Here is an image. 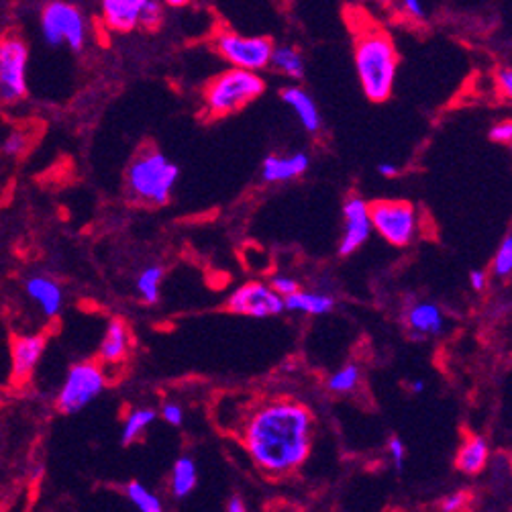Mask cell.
<instances>
[{"label": "cell", "mask_w": 512, "mask_h": 512, "mask_svg": "<svg viewBox=\"0 0 512 512\" xmlns=\"http://www.w3.org/2000/svg\"><path fill=\"white\" fill-rule=\"evenodd\" d=\"M25 294L37 304L45 319H56L64 309V290L49 276H33L25 282Z\"/></svg>", "instance_id": "5bb4252c"}, {"label": "cell", "mask_w": 512, "mask_h": 512, "mask_svg": "<svg viewBox=\"0 0 512 512\" xmlns=\"http://www.w3.org/2000/svg\"><path fill=\"white\" fill-rule=\"evenodd\" d=\"M125 494H127L129 502H131L139 512H162V510H164L162 500H160L156 494H153V492H149V490H147L143 484H139V482L127 484Z\"/></svg>", "instance_id": "d4e9b609"}, {"label": "cell", "mask_w": 512, "mask_h": 512, "mask_svg": "<svg viewBox=\"0 0 512 512\" xmlns=\"http://www.w3.org/2000/svg\"><path fill=\"white\" fill-rule=\"evenodd\" d=\"M494 82H496V90L500 96H504V98L512 96V70L510 68H500L496 72Z\"/></svg>", "instance_id": "d6a6232c"}, {"label": "cell", "mask_w": 512, "mask_h": 512, "mask_svg": "<svg viewBox=\"0 0 512 512\" xmlns=\"http://www.w3.org/2000/svg\"><path fill=\"white\" fill-rule=\"evenodd\" d=\"M162 3L168 5V7H172V9H182V7L190 5L192 0H162Z\"/></svg>", "instance_id": "ab89813d"}, {"label": "cell", "mask_w": 512, "mask_h": 512, "mask_svg": "<svg viewBox=\"0 0 512 512\" xmlns=\"http://www.w3.org/2000/svg\"><path fill=\"white\" fill-rule=\"evenodd\" d=\"M372 229L390 245L406 247L419 235V215L411 202L380 200L370 204Z\"/></svg>", "instance_id": "ba28073f"}, {"label": "cell", "mask_w": 512, "mask_h": 512, "mask_svg": "<svg viewBox=\"0 0 512 512\" xmlns=\"http://www.w3.org/2000/svg\"><path fill=\"white\" fill-rule=\"evenodd\" d=\"M39 31L47 45L82 51L90 37L84 11L70 0H47L39 11Z\"/></svg>", "instance_id": "5b68a950"}, {"label": "cell", "mask_w": 512, "mask_h": 512, "mask_svg": "<svg viewBox=\"0 0 512 512\" xmlns=\"http://www.w3.org/2000/svg\"><path fill=\"white\" fill-rule=\"evenodd\" d=\"M227 510H229V512H245V510H247L245 500H243L241 496H233L231 502L227 504Z\"/></svg>", "instance_id": "f35d334b"}, {"label": "cell", "mask_w": 512, "mask_h": 512, "mask_svg": "<svg viewBox=\"0 0 512 512\" xmlns=\"http://www.w3.org/2000/svg\"><path fill=\"white\" fill-rule=\"evenodd\" d=\"M47 347V337L43 333L15 335L11 341V378L17 384L31 380L35 368L41 362V355Z\"/></svg>", "instance_id": "7c38bea8"}, {"label": "cell", "mask_w": 512, "mask_h": 512, "mask_svg": "<svg viewBox=\"0 0 512 512\" xmlns=\"http://www.w3.org/2000/svg\"><path fill=\"white\" fill-rule=\"evenodd\" d=\"M396 3H398V7H400L402 17H406V19H411V21H423V19L427 17L423 0H396Z\"/></svg>", "instance_id": "f546056e"}, {"label": "cell", "mask_w": 512, "mask_h": 512, "mask_svg": "<svg viewBox=\"0 0 512 512\" xmlns=\"http://www.w3.org/2000/svg\"><path fill=\"white\" fill-rule=\"evenodd\" d=\"M488 284V274L484 270H474L470 274V286L476 290V292H482Z\"/></svg>", "instance_id": "8d00e7d4"}, {"label": "cell", "mask_w": 512, "mask_h": 512, "mask_svg": "<svg viewBox=\"0 0 512 512\" xmlns=\"http://www.w3.org/2000/svg\"><path fill=\"white\" fill-rule=\"evenodd\" d=\"M388 453H390V457L394 459L396 468H402V464H404V455H406V447H404V443H402L398 437L390 439V443H388Z\"/></svg>", "instance_id": "d590c367"}, {"label": "cell", "mask_w": 512, "mask_h": 512, "mask_svg": "<svg viewBox=\"0 0 512 512\" xmlns=\"http://www.w3.org/2000/svg\"><path fill=\"white\" fill-rule=\"evenodd\" d=\"M468 502H470V496L466 492H453V494H449L441 502V510H445V512H459V510L468 508Z\"/></svg>", "instance_id": "4dcf8cb0"}, {"label": "cell", "mask_w": 512, "mask_h": 512, "mask_svg": "<svg viewBox=\"0 0 512 512\" xmlns=\"http://www.w3.org/2000/svg\"><path fill=\"white\" fill-rule=\"evenodd\" d=\"M443 325V313L433 302H417L413 309L406 313V327L411 331V337L415 339L439 335L443 331Z\"/></svg>", "instance_id": "e0dca14e"}, {"label": "cell", "mask_w": 512, "mask_h": 512, "mask_svg": "<svg viewBox=\"0 0 512 512\" xmlns=\"http://www.w3.org/2000/svg\"><path fill=\"white\" fill-rule=\"evenodd\" d=\"M311 160L306 153L298 151L292 156H268L262 166V178L266 182H288L309 170Z\"/></svg>", "instance_id": "ac0fdd59"}, {"label": "cell", "mask_w": 512, "mask_h": 512, "mask_svg": "<svg viewBox=\"0 0 512 512\" xmlns=\"http://www.w3.org/2000/svg\"><path fill=\"white\" fill-rule=\"evenodd\" d=\"M29 145V139L23 131H11L3 143H0V149H3L7 156H19V153H23Z\"/></svg>", "instance_id": "f1b7e54d"}, {"label": "cell", "mask_w": 512, "mask_h": 512, "mask_svg": "<svg viewBox=\"0 0 512 512\" xmlns=\"http://www.w3.org/2000/svg\"><path fill=\"white\" fill-rule=\"evenodd\" d=\"M164 278V270L160 266L145 268L137 278V292L147 304H156L160 300V282Z\"/></svg>", "instance_id": "cb8c5ba5"}, {"label": "cell", "mask_w": 512, "mask_h": 512, "mask_svg": "<svg viewBox=\"0 0 512 512\" xmlns=\"http://www.w3.org/2000/svg\"><path fill=\"white\" fill-rule=\"evenodd\" d=\"M343 217H345V229H343V237L339 243V253L351 255L360 249L372 235L370 204L360 196H353L345 202Z\"/></svg>", "instance_id": "8fae6325"}, {"label": "cell", "mask_w": 512, "mask_h": 512, "mask_svg": "<svg viewBox=\"0 0 512 512\" xmlns=\"http://www.w3.org/2000/svg\"><path fill=\"white\" fill-rule=\"evenodd\" d=\"M147 0H100V21L107 31L127 35L139 27Z\"/></svg>", "instance_id": "4fadbf2b"}, {"label": "cell", "mask_w": 512, "mask_h": 512, "mask_svg": "<svg viewBox=\"0 0 512 512\" xmlns=\"http://www.w3.org/2000/svg\"><path fill=\"white\" fill-rule=\"evenodd\" d=\"M131 351V333L129 327L115 319L109 323L105 337H102L100 343V362L105 366H119L123 364Z\"/></svg>", "instance_id": "2e32d148"}, {"label": "cell", "mask_w": 512, "mask_h": 512, "mask_svg": "<svg viewBox=\"0 0 512 512\" xmlns=\"http://www.w3.org/2000/svg\"><path fill=\"white\" fill-rule=\"evenodd\" d=\"M284 309L302 315H327L335 309V300L329 294L296 290L284 296Z\"/></svg>", "instance_id": "ffe728a7"}, {"label": "cell", "mask_w": 512, "mask_h": 512, "mask_svg": "<svg viewBox=\"0 0 512 512\" xmlns=\"http://www.w3.org/2000/svg\"><path fill=\"white\" fill-rule=\"evenodd\" d=\"M213 47L231 68L262 72L270 66L274 41L264 35H241L237 31L223 29L215 35Z\"/></svg>", "instance_id": "52a82bcc"}, {"label": "cell", "mask_w": 512, "mask_h": 512, "mask_svg": "<svg viewBox=\"0 0 512 512\" xmlns=\"http://www.w3.org/2000/svg\"><path fill=\"white\" fill-rule=\"evenodd\" d=\"M227 309L235 315L255 317V319H268L284 313V298L268 284L262 282H249L237 288L229 300Z\"/></svg>", "instance_id": "30bf717a"}, {"label": "cell", "mask_w": 512, "mask_h": 512, "mask_svg": "<svg viewBox=\"0 0 512 512\" xmlns=\"http://www.w3.org/2000/svg\"><path fill=\"white\" fill-rule=\"evenodd\" d=\"M162 419L172 425V427H180L184 423V411L180 404H174V402H168L164 408H162Z\"/></svg>", "instance_id": "836d02e7"}, {"label": "cell", "mask_w": 512, "mask_h": 512, "mask_svg": "<svg viewBox=\"0 0 512 512\" xmlns=\"http://www.w3.org/2000/svg\"><path fill=\"white\" fill-rule=\"evenodd\" d=\"M411 390H413V392H417V394H419V392H423V390H425V382H423V380H415V382H411Z\"/></svg>", "instance_id": "60d3db41"}, {"label": "cell", "mask_w": 512, "mask_h": 512, "mask_svg": "<svg viewBox=\"0 0 512 512\" xmlns=\"http://www.w3.org/2000/svg\"><path fill=\"white\" fill-rule=\"evenodd\" d=\"M353 62L366 98L386 102L392 96L400 62L392 37L370 21H357L353 25Z\"/></svg>", "instance_id": "7a4b0ae2"}, {"label": "cell", "mask_w": 512, "mask_h": 512, "mask_svg": "<svg viewBox=\"0 0 512 512\" xmlns=\"http://www.w3.org/2000/svg\"><path fill=\"white\" fill-rule=\"evenodd\" d=\"M162 21H164V3H160V0H147L141 13L139 27L147 31H156L162 25Z\"/></svg>", "instance_id": "83f0119b"}, {"label": "cell", "mask_w": 512, "mask_h": 512, "mask_svg": "<svg viewBox=\"0 0 512 512\" xmlns=\"http://www.w3.org/2000/svg\"><path fill=\"white\" fill-rule=\"evenodd\" d=\"M270 286H272L282 298L288 296V294H292V292H296V290H300L298 282L292 280V278H288V276H276Z\"/></svg>", "instance_id": "e575fe53"}, {"label": "cell", "mask_w": 512, "mask_h": 512, "mask_svg": "<svg viewBox=\"0 0 512 512\" xmlns=\"http://www.w3.org/2000/svg\"><path fill=\"white\" fill-rule=\"evenodd\" d=\"M380 3H396V0H380Z\"/></svg>", "instance_id": "b9f144b4"}, {"label": "cell", "mask_w": 512, "mask_h": 512, "mask_svg": "<svg viewBox=\"0 0 512 512\" xmlns=\"http://www.w3.org/2000/svg\"><path fill=\"white\" fill-rule=\"evenodd\" d=\"M280 96L284 100V105H288L294 111L296 119L306 131L317 133L321 129V113H319L317 102L309 92L300 86H286L282 88Z\"/></svg>", "instance_id": "9a60e30c"}, {"label": "cell", "mask_w": 512, "mask_h": 512, "mask_svg": "<svg viewBox=\"0 0 512 512\" xmlns=\"http://www.w3.org/2000/svg\"><path fill=\"white\" fill-rule=\"evenodd\" d=\"M488 457H490V445L484 437L472 435L464 441V445L459 447L457 459L455 464L459 468V472L466 474V476H476L480 474L486 464H488Z\"/></svg>", "instance_id": "d6986e66"}, {"label": "cell", "mask_w": 512, "mask_h": 512, "mask_svg": "<svg viewBox=\"0 0 512 512\" xmlns=\"http://www.w3.org/2000/svg\"><path fill=\"white\" fill-rule=\"evenodd\" d=\"M313 415L294 400H274L255 411L243 429L253 464L270 476L298 470L311 453Z\"/></svg>", "instance_id": "6da1fadb"}, {"label": "cell", "mask_w": 512, "mask_h": 512, "mask_svg": "<svg viewBox=\"0 0 512 512\" xmlns=\"http://www.w3.org/2000/svg\"><path fill=\"white\" fill-rule=\"evenodd\" d=\"M488 137H490L494 143L510 145V141H512V123H510V121H500V123H496V125L490 129Z\"/></svg>", "instance_id": "1f68e13d"}, {"label": "cell", "mask_w": 512, "mask_h": 512, "mask_svg": "<svg viewBox=\"0 0 512 512\" xmlns=\"http://www.w3.org/2000/svg\"><path fill=\"white\" fill-rule=\"evenodd\" d=\"M196 482H198V470H196L194 459L180 457L172 468V478H170L172 494L176 498H186L196 488Z\"/></svg>", "instance_id": "7402d4cb"}, {"label": "cell", "mask_w": 512, "mask_h": 512, "mask_svg": "<svg viewBox=\"0 0 512 512\" xmlns=\"http://www.w3.org/2000/svg\"><path fill=\"white\" fill-rule=\"evenodd\" d=\"M107 388V374L96 362H80L70 368L58 396L56 406L64 415H76L96 400Z\"/></svg>", "instance_id": "9c48e42d"}, {"label": "cell", "mask_w": 512, "mask_h": 512, "mask_svg": "<svg viewBox=\"0 0 512 512\" xmlns=\"http://www.w3.org/2000/svg\"><path fill=\"white\" fill-rule=\"evenodd\" d=\"M156 413L151 408H139V411H133L125 423H123V431H121V441L123 445H131L135 441H139L145 431L151 427V423L156 421Z\"/></svg>", "instance_id": "603a6c76"}, {"label": "cell", "mask_w": 512, "mask_h": 512, "mask_svg": "<svg viewBox=\"0 0 512 512\" xmlns=\"http://www.w3.org/2000/svg\"><path fill=\"white\" fill-rule=\"evenodd\" d=\"M270 66L276 68L286 78H292V80L304 78V58L292 45H274Z\"/></svg>", "instance_id": "44dd1931"}, {"label": "cell", "mask_w": 512, "mask_h": 512, "mask_svg": "<svg viewBox=\"0 0 512 512\" xmlns=\"http://www.w3.org/2000/svg\"><path fill=\"white\" fill-rule=\"evenodd\" d=\"M29 58L27 41L17 33L0 37V102L17 105L29 92Z\"/></svg>", "instance_id": "8992f818"}, {"label": "cell", "mask_w": 512, "mask_h": 512, "mask_svg": "<svg viewBox=\"0 0 512 512\" xmlns=\"http://www.w3.org/2000/svg\"><path fill=\"white\" fill-rule=\"evenodd\" d=\"M494 274L498 278H508L512 272V235H506L494 255Z\"/></svg>", "instance_id": "4316f807"}, {"label": "cell", "mask_w": 512, "mask_h": 512, "mask_svg": "<svg viewBox=\"0 0 512 512\" xmlns=\"http://www.w3.org/2000/svg\"><path fill=\"white\" fill-rule=\"evenodd\" d=\"M378 174L384 176V178H396V176L400 174V170H398V166H394V164H390V162H382V164L378 166Z\"/></svg>", "instance_id": "74e56055"}, {"label": "cell", "mask_w": 512, "mask_h": 512, "mask_svg": "<svg viewBox=\"0 0 512 512\" xmlns=\"http://www.w3.org/2000/svg\"><path fill=\"white\" fill-rule=\"evenodd\" d=\"M360 368H357L355 364L351 366H345L343 370L335 372L331 378H329V390L331 392H351L357 382H360Z\"/></svg>", "instance_id": "484cf974"}, {"label": "cell", "mask_w": 512, "mask_h": 512, "mask_svg": "<svg viewBox=\"0 0 512 512\" xmlns=\"http://www.w3.org/2000/svg\"><path fill=\"white\" fill-rule=\"evenodd\" d=\"M266 90V82L260 72L229 68L215 76L202 92L204 113L211 119L229 117L245 109L249 102L260 98Z\"/></svg>", "instance_id": "3957f363"}, {"label": "cell", "mask_w": 512, "mask_h": 512, "mask_svg": "<svg viewBox=\"0 0 512 512\" xmlns=\"http://www.w3.org/2000/svg\"><path fill=\"white\" fill-rule=\"evenodd\" d=\"M178 174V166L172 164L162 151L145 149L127 170V190L139 202L164 207L170 202Z\"/></svg>", "instance_id": "277c9868"}]
</instances>
